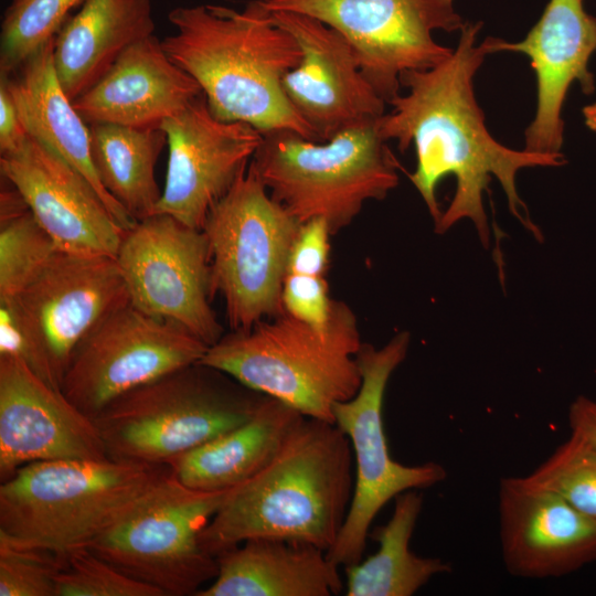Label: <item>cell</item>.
<instances>
[{
    "mask_svg": "<svg viewBox=\"0 0 596 596\" xmlns=\"http://www.w3.org/2000/svg\"><path fill=\"white\" fill-rule=\"evenodd\" d=\"M54 39L34 52L10 75H1L26 134L81 172L99 194L118 223L134 221L100 183L91 157L89 126L64 92L53 61Z\"/></svg>",
    "mask_w": 596,
    "mask_h": 596,
    "instance_id": "23",
    "label": "cell"
},
{
    "mask_svg": "<svg viewBox=\"0 0 596 596\" xmlns=\"http://www.w3.org/2000/svg\"><path fill=\"white\" fill-rule=\"evenodd\" d=\"M284 310L313 327L323 328L330 317L332 299L323 276L287 273L283 284Z\"/></svg>",
    "mask_w": 596,
    "mask_h": 596,
    "instance_id": "33",
    "label": "cell"
},
{
    "mask_svg": "<svg viewBox=\"0 0 596 596\" xmlns=\"http://www.w3.org/2000/svg\"><path fill=\"white\" fill-rule=\"evenodd\" d=\"M0 171L60 251L116 257L127 230L62 157L28 136L17 150L0 155Z\"/></svg>",
    "mask_w": 596,
    "mask_h": 596,
    "instance_id": "18",
    "label": "cell"
},
{
    "mask_svg": "<svg viewBox=\"0 0 596 596\" xmlns=\"http://www.w3.org/2000/svg\"><path fill=\"white\" fill-rule=\"evenodd\" d=\"M168 471L110 458L24 465L0 486V543L45 551L65 563Z\"/></svg>",
    "mask_w": 596,
    "mask_h": 596,
    "instance_id": "5",
    "label": "cell"
},
{
    "mask_svg": "<svg viewBox=\"0 0 596 596\" xmlns=\"http://www.w3.org/2000/svg\"><path fill=\"white\" fill-rule=\"evenodd\" d=\"M155 29L151 0H86L53 42L54 67L66 95L74 100Z\"/></svg>",
    "mask_w": 596,
    "mask_h": 596,
    "instance_id": "24",
    "label": "cell"
},
{
    "mask_svg": "<svg viewBox=\"0 0 596 596\" xmlns=\"http://www.w3.org/2000/svg\"><path fill=\"white\" fill-rule=\"evenodd\" d=\"M304 418L291 406L267 396L247 422L177 457L168 467L190 489L231 490L266 468Z\"/></svg>",
    "mask_w": 596,
    "mask_h": 596,
    "instance_id": "25",
    "label": "cell"
},
{
    "mask_svg": "<svg viewBox=\"0 0 596 596\" xmlns=\"http://www.w3.org/2000/svg\"><path fill=\"white\" fill-rule=\"evenodd\" d=\"M270 12L301 50V61L284 76L283 88L319 142L385 114L386 103L364 77L353 47L340 32L307 14Z\"/></svg>",
    "mask_w": 596,
    "mask_h": 596,
    "instance_id": "16",
    "label": "cell"
},
{
    "mask_svg": "<svg viewBox=\"0 0 596 596\" xmlns=\"http://www.w3.org/2000/svg\"><path fill=\"white\" fill-rule=\"evenodd\" d=\"M266 397L196 362L120 395L92 419L108 458L168 466L247 422Z\"/></svg>",
    "mask_w": 596,
    "mask_h": 596,
    "instance_id": "6",
    "label": "cell"
},
{
    "mask_svg": "<svg viewBox=\"0 0 596 596\" xmlns=\"http://www.w3.org/2000/svg\"><path fill=\"white\" fill-rule=\"evenodd\" d=\"M262 1L269 11L307 14L340 32L386 104L400 94L404 72L429 70L453 53L435 41L433 32H460L466 24L454 0Z\"/></svg>",
    "mask_w": 596,
    "mask_h": 596,
    "instance_id": "12",
    "label": "cell"
},
{
    "mask_svg": "<svg viewBox=\"0 0 596 596\" xmlns=\"http://www.w3.org/2000/svg\"><path fill=\"white\" fill-rule=\"evenodd\" d=\"M86 0H12L0 32V74L10 75L55 38L70 13Z\"/></svg>",
    "mask_w": 596,
    "mask_h": 596,
    "instance_id": "29",
    "label": "cell"
},
{
    "mask_svg": "<svg viewBox=\"0 0 596 596\" xmlns=\"http://www.w3.org/2000/svg\"><path fill=\"white\" fill-rule=\"evenodd\" d=\"M409 343L411 334L406 331L379 349L362 343L355 355L362 375L360 390L333 407V423L348 436L354 461L351 504L336 542L326 552L339 567L362 560L371 524L386 503L402 492L430 488L447 477L440 464L406 466L390 455L383 425L384 395L391 375L407 355Z\"/></svg>",
    "mask_w": 596,
    "mask_h": 596,
    "instance_id": "10",
    "label": "cell"
},
{
    "mask_svg": "<svg viewBox=\"0 0 596 596\" xmlns=\"http://www.w3.org/2000/svg\"><path fill=\"white\" fill-rule=\"evenodd\" d=\"M424 498L407 490L394 499L390 520L370 531L377 551L364 561L344 567L347 596H412L433 577L450 573L451 564L439 557H426L409 549Z\"/></svg>",
    "mask_w": 596,
    "mask_h": 596,
    "instance_id": "26",
    "label": "cell"
},
{
    "mask_svg": "<svg viewBox=\"0 0 596 596\" xmlns=\"http://www.w3.org/2000/svg\"><path fill=\"white\" fill-rule=\"evenodd\" d=\"M207 345L130 302L103 318L74 350L61 391L93 418L120 395L199 362Z\"/></svg>",
    "mask_w": 596,
    "mask_h": 596,
    "instance_id": "14",
    "label": "cell"
},
{
    "mask_svg": "<svg viewBox=\"0 0 596 596\" xmlns=\"http://www.w3.org/2000/svg\"><path fill=\"white\" fill-rule=\"evenodd\" d=\"M499 535L507 571L523 578L571 574L596 561V518L524 477L500 479Z\"/></svg>",
    "mask_w": 596,
    "mask_h": 596,
    "instance_id": "20",
    "label": "cell"
},
{
    "mask_svg": "<svg viewBox=\"0 0 596 596\" xmlns=\"http://www.w3.org/2000/svg\"><path fill=\"white\" fill-rule=\"evenodd\" d=\"M91 157L104 189L134 221L155 213L161 198L156 164L168 139L161 127L92 124Z\"/></svg>",
    "mask_w": 596,
    "mask_h": 596,
    "instance_id": "27",
    "label": "cell"
},
{
    "mask_svg": "<svg viewBox=\"0 0 596 596\" xmlns=\"http://www.w3.org/2000/svg\"><path fill=\"white\" fill-rule=\"evenodd\" d=\"M585 125L596 132V103L587 105L583 108Z\"/></svg>",
    "mask_w": 596,
    "mask_h": 596,
    "instance_id": "37",
    "label": "cell"
},
{
    "mask_svg": "<svg viewBox=\"0 0 596 596\" xmlns=\"http://www.w3.org/2000/svg\"><path fill=\"white\" fill-rule=\"evenodd\" d=\"M28 136L7 83L0 77V155L17 150Z\"/></svg>",
    "mask_w": 596,
    "mask_h": 596,
    "instance_id": "35",
    "label": "cell"
},
{
    "mask_svg": "<svg viewBox=\"0 0 596 596\" xmlns=\"http://www.w3.org/2000/svg\"><path fill=\"white\" fill-rule=\"evenodd\" d=\"M361 345L354 312L345 302L332 300L323 328L284 311L249 329L223 334L199 362L305 417L333 423L334 405L360 390L355 355Z\"/></svg>",
    "mask_w": 596,
    "mask_h": 596,
    "instance_id": "4",
    "label": "cell"
},
{
    "mask_svg": "<svg viewBox=\"0 0 596 596\" xmlns=\"http://www.w3.org/2000/svg\"><path fill=\"white\" fill-rule=\"evenodd\" d=\"M492 53L528 55L536 76V111L528 126L524 149L562 155V109L570 86L577 82L584 94L595 91L588 62L596 51V17L583 0H550L534 26L520 42L487 38Z\"/></svg>",
    "mask_w": 596,
    "mask_h": 596,
    "instance_id": "19",
    "label": "cell"
},
{
    "mask_svg": "<svg viewBox=\"0 0 596 596\" xmlns=\"http://www.w3.org/2000/svg\"><path fill=\"white\" fill-rule=\"evenodd\" d=\"M532 486L552 491L578 511L596 518V450L571 436L531 473Z\"/></svg>",
    "mask_w": 596,
    "mask_h": 596,
    "instance_id": "30",
    "label": "cell"
},
{
    "mask_svg": "<svg viewBox=\"0 0 596 596\" xmlns=\"http://www.w3.org/2000/svg\"><path fill=\"white\" fill-rule=\"evenodd\" d=\"M160 127L169 156L155 213L202 230L212 206L247 168L263 135L246 123L216 118L203 94Z\"/></svg>",
    "mask_w": 596,
    "mask_h": 596,
    "instance_id": "15",
    "label": "cell"
},
{
    "mask_svg": "<svg viewBox=\"0 0 596 596\" xmlns=\"http://www.w3.org/2000/svg\"><path fill=\"white\" fill-rule=\"evenodd\" d=\"M217 574L196 596H336L344 592L339 566L322 549L256 538L216 556Z\"/></svg>",
    "mask_w": 596,
    "mask_h": 596,
    "instance_id": "22",
    "label": "cell"
},
{
    "mask_svg": "<svg viewBox=\"0 0 596 596\" xmlns=\"http://www.w3.org/2000/svg\"><path fill=\"white\" fill-rule=\"evenodd\" d=\"M330 235L323 219L302 223L289 254L287 273L323 276L329 264Z\"/></svg>",
    "mask_w": 596,
    "mask_h": 596,
    "instance_id": "34",
    "label": "cell"
},
{
    "mask_svg": "<svg viewBox=\"0 0 596 596\" xmlns=\"http://www.w3.org/2000/svg\"><path fill=\"white\" fill-rule=\"evenodd\" d=\"M202 94L153 34L123 51L73 105L87 125L160 127Z\"/></svg>",
    "mask_w": 596,
    "mask_h": 596,
    "instance_id": "21",
    "label": "cell"
},
{
    "mask_svg": "<svg viewBox=\"0 0 596 596\" xmlns=\"http://www.w3.org/2000/svg\"><path fill=\"white\" fill-rule=\"evenodd\" d=\"M481 26L482 22H466L446 60L429 70L404 72L400 83L408 93L389 102L392 109L379 118V129L385 140L397 141L401 152L414 145L416 168L408 178L434 219L437 233L469 219L488 246L483 192L493 175L507 195L510 212L541 240L518 194L515 177L520 169L557 167L565 159L563 153L508 148L488 131L473 91L475 74L491 54L488 39L477 44Z\"/></svg>",
    "mask_w": 596,
    "mask_h": 596,
    "instance_id": "1",
    "label": "cell"
},
{
    "mask_svg": "<svg viewBox=\"0 0 596 596\" xmlns=\"http://www.w3.org/2000/svg\"><path fill=\"white\" fill-rule=\"evenodd\" d=\"M379 118L323 142L289 129L264 132L251 162L270 196L294 217L301 223L323 219L336 234L366 201L383 200L398 183L402 167L380 132Z\"/></svg>",
    "mask_w": 596,
    "mask_h": 596,
    "instance_id": "7",
    "label": "cell"
},
{
    "mask_svg": "<svg viewBox=\"0 0 596 596\" xmlns=\"http://www.w3.org/2000/svg\"><path fill=\"white\" fill-rule=\"evenodd\" d=\"M568 426L574 436L596 450V400L578 396L568 408Z\"/></svg>",
    "mask_w": 596,
    "mask_h": 596,
    "instance_id": "36",
    "label": "cell"
},
{
    "mask_svg": "<svg viewBox=\"0 0 596 596\" xmlns=\"http://www.w3.org/2000/svg\"><path fill=\"white\" fill-rule=\"evenodd\" d=\"M228 491L190 489L169 469L88 549L162 596H196L217 574L200 534Z\"/></svg>",
    "mask_w": 596,
    "mask_h": 596,
    "instance_id": "9",
    "label": "cell"
},
{
    "mask_svg": "<svg viewBox=\"0 0 596 596\" xmlns=\"http://www.w3.org/2000/svg\"><path fill=\"white\" fill-rule=\"evenodd\" d=\"M60 249L38 223L19 191H1L0 301L17 297Z\"/></svg>",
    "mask_w": 596,
    "mask_h": 596,
    "instance_id": "28",
    "label": "cell"
},
{
    "mask_svg": "<svg viewBox=\"0 0 596 596\" xmlns=\"http://www.w3.org/2000/svg\"><path fill=\"white\" fill-rule=\"evenodd\" d=\"M301 224L270 196L251 161L210 210L202 232L212 294L223 297L232 330L285 311L283 284Z\"/></svg>",
    "mask_w": 596,
    "mask_h": 596,
    "instance_id": "8",
    "label": "cell"
},
{
    "mask_svg": "<svg viewBox=\"0 0 596 596\" xmlns=\"http://www.w3.org/2000/svg\"><path fill=\"white\" fill-rule=\"evenodd\" d=\"M128 302L115 258L62 251L17 297L0 301L10 308L21 330L19 359L60 390L81 341L103 318Z\"/></svg>",
    "mask_w": 596,
    "mask_h": 596,
    "instance_id": "11",
    "label": "cell"
},
{
    "mask_svg": "<svg viewBox=\"0 0 596 596\" xmlns=\"http://www.w3.org/2000/svg\"><path fill=\"white\" fill-rule=\"evenodd\" d=\"M129 302L172 322L207 347L223 333L213 297L207 242L202 230L155 213L125 232L115 257Z\"/></svg>",
    "mask_w": 596,
    "mask_h": 596,
    "instance_id": "13",
    "label": "cell"
},
{
    "mask_svg": "<svg viewBox=\"0 0 596 596\" xmlns=\"http://www.w3.org/2000/svg\"><path fill=\"white\" fill-rule=\"evenodd\" d=\"M348 436L331 422L305 417L256 476L231 489L200 534L213 556L256 538L328 551L345 521L354 487Z\"/></svg>",
    "mask_w": 596,
    "mask_h": 596,
    "instance_id": "3",
    "label": "cell"
},
{
    "mask_svg": "<svg viewBox=\"0 0 596 596\" xmlns=\"http://www.w3.org/2000/svg\"><path fill=\"white\" fill-rule=\"evenodd\" d=\"M168 17L175 32L161 45L196 81L216 118L246 123L262 134L289 129L318 141L283 88L284 76L301 61V50L262 0L242 10L178 7Z\"/></svg>",
    "mask_w": 596,
    "mask_h": 596,
    "instance_id": "2",
    "label": "cell"
},
{
    "mask_svg": "<svg viewBox=\"0 0 596 596\" xmlns=\"http://www.w3.org/2000/svg\"><path fill=\"white\" fill-rule=\"evenodd\" d=\"M56 596H162L88 547L70 554L56 581Z\"/></svg>",
    "mask_w": 596,
    "mask_h": 596,
    "instance_id": "31",
    "label": "cell"
},
{
    "mask_svg": "<svg viewBox=\"0 0 596 596\" xmlns=\"http://www.w3.org/2000/svg\"><path fill=\"white\" fill-rule=\"evenodd\" d=\"M108 458L91 417L21 359L0 356V480L36 461Z\"/></svg>",
    "mask_w": 596,
    "mask_h": 596,
    "instance_id": "17",
    "label": "cell"
},
{
    "mask_svg": "<svg viewBox=\"0 0 596 596\" xmlns=\"http://www.w3.org/2000/svg\"><path fill=\"white\" fill-rule=\"evenodd\" d=\"M63 566L52 553L0 543V596H56Z\"/></svg>",
    "mask_w": 596,
    "mask_h": 596,
    "instance_id": "32",
    "label": "cell"
}]
</instances>
